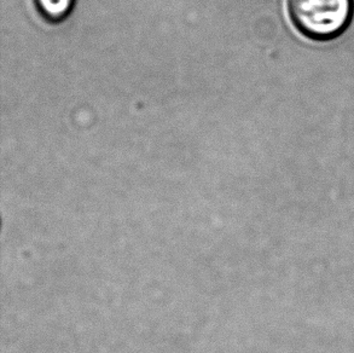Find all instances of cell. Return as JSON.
<instances>
[{
	"label": "cell",
	"instance_id": "cell-1",
	"mask_svg": "<svg viewBox=\"0 0 354 353\" xmlns=\"http://www.w3.org/2000/svg\"><path fill=\"white\" fill-rule=\"evenodd\" d=\"M292 26L315 42H329L348 28L354 0H287Z\"/></svg>",
	"mask_w": 354,
	"mask_h": 353
},
{
	"label": "cell",
	"instance_id": "cell-2",
	"mask_svg": "<svg viewBox=\"0 0 354 353\" xmlns=\"http://www.w3.org/2000/svg\"><path fill=\"white\" fill-rule=\"evenodd\" d=\"M39 12L50 22H59L72 11L74 0H35Z\"/></svg>",
	"mask_w": 354,
	"mask_h": 353
}]
</instances>
